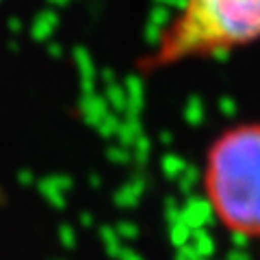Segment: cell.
Listing matches in <instances>:
<instances>
[{"mask_svg":"<svg viewBox=\"0 0 260 260\" xmlns=\"http://www.w3.org/2000/svg\"><path fill=\"white\" fill-rule=\"evenodd\" d=\"M83 223H85V225H91V217H89V215H83Z\"/></svg>","mask_w":260,"mask_h":260,"instance_id":"7c38bea8","label":"cell"},{"mask_svg":"<svg viewBox=\"0 0 260 260\" xmlns=\"http://www.w3.org/2000/svg\"><path fill=\"white\" fill-rule=\"evenodd\" d=\"M119 260H143L137 251H133V249H124L121 247V251H119V256H117Z\"/></svg>","mask_w":260,"mask_h":260,"instance_id":"30bf717a","label":"cell"},{"mask_svg":"<svg viewBox=\"0 0 260 260\" xmlns=\"http://www.w3.org/2000/svg\"><path fill=\"white\" fill-rule=\"evenodd\" d=\"M102 239H104V245H107V251L113 258H117L119 251H121V243H119L117 232L111 230V228H104V230H102Z\"/></svg>","mask_w":260,"mask_h":260,"instance_id":"5b68a950","label":"cell"},{"mask_svg":"<svg viewBox=\"0 0 260 260\" xmlns=\"http://www.w3.org/2000/svg\"><path fill=\"white\" fill-rule=\"evenodd\" d=\"M117 237H121V239H135L137 237V228L133 223H119Z\"/></svg>","mask_w":260,"mask_h":260,"instance_id":"ba28073f","label":"cell"},{"mask_svg":"<svg viewBox=\"0 0 260 260\" xmlns=\"http://www.w3.org/2000/svg\"><path fill=\"white\" fill-rule=\"evenodd\" d=\"M228 260H251V256L247 254L245 249H234L228 254Z\"/></svg>","mask_w":260,"mask_h":260,"instance_id":"8fae6325","label":"cell"},{"mask_svg":"<svg viewBox=\"0 0 260 260\" xmlns=\"http://www.w3.org/2000/svg\"><path fill=\"white\" fill-rule=\"evenodd\" d=\"M258 30L260 0H184L137 68L148 76L184 61L234 52L254 44Z\"/></svg>","mask_w":260,"mask_h":260,"instance_id":"6da1fadb","label":"cell"},{"mask_svg":"<svg viewBox=\"0 0 260 260\" xmlns=\"http://www.w3.org/2000/svg\"><path fill=\"white\" fill-rule=\"evenodd\" d=\"M249 241H251V237H249L247 232H239V230L232 232V245L237 247V249H245L249 245Z\"/></svg>","mask_w":260,"mask_h":260,"instance_id":"8992f818","label":"cell"},{"mask_svg":"<svg viewBox=\"0 0 260 260\" xmlns=\"http://www.w3.org/2000/svg\"><path fill=\"white\" fill-rule=\"evenodd\" d=\"M61 243L65 247H74L76 245V234H74V230H72L70 225L61 228Z\"/></svg>","mask_w":260,"mask_h":260,"instance_id":"52a82bcc","label":"cell"},{"mask_svg":"<svg viewBox=\"0 0 260 260\" xmlns=\"http://www.w3.org/2000/svg\"><path fill=\"white\" fill-rule=\"evenodd\" d=\"M191 239H193V249L200 258H210L215 254V241L208 237V232L204 228L191 230Z\"/></svg>","mask_w":260,"mask_h":260,"instance_id":"3957f363","label":"cell"},{"mask_svg":"<svg viewBox=\"0 0 260 260\" xmlns=\"http://www.w3.org/2000/svg\"><path fill=\"white\" fill-rule=\"evenodd\" d=\"M180 251H178V256H176V260H198L200 256L195 254V249H193V245H182V247H178Z\"/></svg>","mask_w":260,"mask_h":260,"instance_id":"9c48e42d","label":"cell"},{"mask_svg":"<svg viewBox=\"0 0 260 260\" xmlns=\"http://www.w3.org/2000/svg\"><path fill=\"white\" fill-rule=\"evenodd\" d=\"M198 260H206V258H198Z\"/></svg>","mask_w":260,"mask_h":260,"instance_id":"4fadbf2b","label":"cell"},{"mask_svg":"<svg viewBox=\"0 0 260 260\" xmlns=\"http://www.w3.org/2000/svg\"><path fill=\"white\" fill-rule=\"evenodd\" d=\"M189 239H191V230H189V228H186L182 221L172 223V243H174L176 247L189 245Z\"/></svg>","mask_w":260,"mask_h":260,"instance_id":"277c9868","label":"cell"},{"mask_svg":"<svg viewBox=\"0 0 260 260\" xmlns=\"http://www.w3.org/2000/svg\"><path fill=\"white\" fill-rule=\"evenodd\" d=\"M206 202L215 219L249 237L260 210V126L245 121L223 130L206 154Z\"/></svg>","mask_w":260,"mask_h":260,"instance_id":"7a4b0ae2","label":"cell"}]
</instances>
